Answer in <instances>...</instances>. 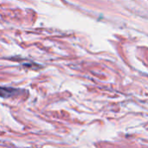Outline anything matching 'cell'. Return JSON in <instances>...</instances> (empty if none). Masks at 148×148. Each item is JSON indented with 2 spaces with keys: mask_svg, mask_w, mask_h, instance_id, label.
<instances>
[{
  "mask_svg": "<svg viewBox=\"0 0 148 148\" xmlns=\"http://www.w3.org/2000/svg\"><path fill=\"white\" fill-rule=\"evenodd\" d=\"M19 93L18 89L12 88H1L0 87V97L3 98H10L13 97Z\"/></svg>",
  "mask_w": 148,
  "mask_h": 148,
  "instance_id": "cell-1",
  "label": "cell"
}]
</instances>
